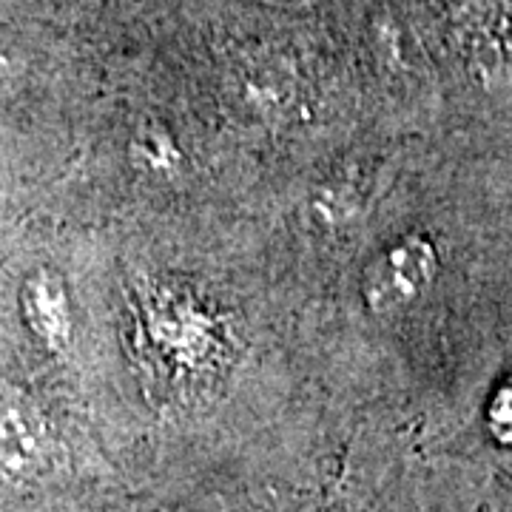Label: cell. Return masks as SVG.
<instances>
[{
  "instance_id": "5b68a950",
  "label": "cell",
  "mask_w": 512,
  "mask_h": 512,
  "mask_svg": "<svg viewBox=\"0 0 512 512\" xmlns=\"http://www.w3.org/2000/svg\"><path fill=\"white\" fill-rule=\"evenodd\" d=\"M493 421L498 427V433L504 439H512V379L504 387L501 393L495 396V407H493Z\"/></svg>"
},
{
  "instance_id": "6da1fadb",
  "label": "cell",
  "mask_w": 512,
  "mask_h": 512,
  "mask_svg": "<svg viewBox=\"0 0 512 512\" xmlns=\"http://www.w3.org/2000/svg\"><path fill=\"white\" fill-rule=\"evenodd\" d=\"M439 274L436 248L424 237L393 245L367 274V302L373 311H396L416 302Z\"/></svg>"
},
{
  "instance_id": "277c9868",
  "label": "cell",
  "mask_w": 512,
  "mask_h": 512,
  "mask_svg": "<svg viewBox=\"0 0 512 512\" xmlns=\"http://www.w3.org/2000/svg\"><path fill=\"white\" fill-rule=\"evenodd\" d=\"M134 160L148 171H154V174H165V171H171L177 165L180 154H177V146L168 137L148 134L140 143H134Z\"/></svg>"
},
{
  "instance_id": "3957f363",
  "label": "cell",
  "mask_w": 512,
  "mask_h": 512,
  "mask_svg": "<svg viewBox=\"0 0 512 512\" xmlns=\"http://www.w3.org/2000/svg\"><path fill=\"white\" fill-rule=\"evenodd\" d=\"M23 316L26 325L46 348L60 350L72 339V313L60 279L46 271L35 274L23 285Z\"/></svg>"
},
{
  "instance_id": "7a4b0ae2",
  "label": "cell",
  "mask_w": 512,
  "mask_h": 512,
  "mask_svg": "<svg viewBox=\"0 0 512 512\" xmlns=\"http://www.w3.org/2000/svg\"><path fill=\"white\" fill-rule=\"evenodd\" d=\"M46 424L23 393L0 390V478L26 481L46 461Z\"/></svg>"
}]
</instances>
